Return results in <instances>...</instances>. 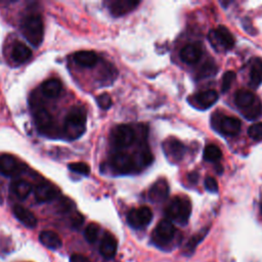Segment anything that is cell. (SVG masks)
Segmentation results:
<instances>
[{
    "label": "cell",
    "mask_w": 262,
    "mask_h": 262,
    "mask_svg": "<svg viewBox=\"0 0 262 262\" xmlns=\"http://www.w3.org/2000/svg\"><path fill=\"white\" fill-rule=\"evenodd\" d=\"M243 113H244V116L248 120H255V119H257V118L262 116V104L257 99L251 106H249L248 108L244 110Z\"/></svg>",
    "instance_id": "obj_27"
},
{
    "label": "cell",
    "mask_w": 262,
    "mask_h": 262,
    "mask_svg": "<svg viewBox=\"0 0 262 262\" xmlns=\"http://www.w3.org/2000/svg\"><path fill=\"white\" fill-rule=\"evenodd\" d=\"M234 79H235V73L233 71H227L226 73H224L222 77V84H221L222 92H226L230 88Z\"/></svg>",
    "instance_id": "obj_31"
},
{
    "label": "cell",
    "mask_w": 262,
    "mask_h": 262,
    "mask_svg": "<svg viewBox=\"0 0 262 262\" xmlns=\"http://www.w3.org/2000/svg\"><path fill=\"white\" fill-rule=\"evenodd\" d=\"M165 213L168 219L185 224L191 213V204L186 196H175L168 204Z\"/></svg>",
    "instance_id": "obj_3"
},
{
    "label": "cell",
    "mask_w": 262,
    "mask_h": 262,
    "mask_svg": "<svg viewBox=\"0 0 262 262\" xmlns=\"http://www.w3.org/2000/svg\"><path fill=\"white\" fill-rule=\"evenodd\" d=\"M241 127L242 123L239 119L230 116H221L218 120L216 129H218L223 135L233 136L239 132Z\"/></svg>",
    "instance_id": "obj_12"
},
{
    "label": "cell",
    "mask_w": 262,
    "mask_h": 262,
    "mask_svg": "<svg viewBox=\"0 0 262 262\" xmlns=\"http://www.w3.org/2000/svg\"><path fill=\"white\" fill-rule=\"evenodd\" d=\"M61 89H62L61 82L56 78H51L46 80L45 82H43L41 86L42 93L49 98L58 96L59 93L61 92Z\"/></svg>",
    "instance_id": "obj_23"
},
{
    "label": "cell",
    "mask_w": 262,
    "mask_h": 262,
    "mask_svg": "<svg viewBox=\"0 0 262 262\" xmlns=\"http://www.w3.org/2000/svg\"><path fill=\"white\" fill-rule=\"evenodd\" d=\"M35 123L39 131L47 136H54L55 122L51 114L45 108H39L34 115Z\"/></svg>",
    "instance_id": "obj_8"
},
{
    "label": "cell",
    "mask_w": 262,
    "mask_h": 262,
    "mask_svg": "<svg viewBox=\"0 0 262 262\" xmlns=\"http://www.w3.org/2000/svg\"><path fill=\"white\" fill-rule=\"evenodd\" d=\"M73 59L76 63L84 68L94 67L98 60L97 54L91 50H81L77 51L73 55Z\"/></svg>",
    "instance_id": "obj_19"
},
{
    "label": "cell",
    "mask_w": 262,
    "mask_h": 262,
    "mask_svg": "<svg viewBox=\"0 0 262 262\" xmlns=\"http://www.w3.org/2000/svg\"><path fill=\"white\" fill-rule=\"evenodd\" d=\"M175 226L169 219L161 220L155 228L152 238L154 242L160 246L167 245L175 236Z\"/></svg>",
    "instance_id": "obj_7"
},
{
    "label": "cell",
    "mask_w": 262,
    "mask_h": 262,
    "mask_svg": "<svg viewBox=\"0 0 262 262\" xmlns=\"http://www.w3.org/2000/svg\"><path fill=\"white\" fill-rule=\"evenodd\" d=\"M58 188L50 182H40L34 188V195L37 202L45 203L54 200L58 195Z\"/></svg>",
    "instance_id": "obj_11"
},
{
    "label": "cell",
    "mask_w": 262,
    "mask_h": 262,
    "mask_svg": "<svg viewBox=\"0 0 262 262\" xmlns=\"http://www.w3.org/2000/svg\"><path fill=\"white\" fill-rule=\"evenodd\" d=\"M152 219V212L148 207H139L131 209L127 214L128 224L135 228L140 229L149 224Z\"/></svg>",
    "instance_id": "obj_4"
},
{
    "label": "cell",
    "mask_w": 262,
    "mask_h": 262,
    "mask_svg": "<svg viewBox=\"0 0 262 262\" xmlns=\"http://www.w3.org/2000/svg\"><path fill=\"white\" fill-rule=\"evenodd\" d=\"M134 129L129 125L116 126L111 133L112 142L117 147H127L131 145L135 139Z\"/></svg>",
    "instance_id": "obj_5"
},
{
    "label": "cell",
    "mask_w": 262,
    "mask_h": 262,
    "mask_svg": "<svg viewBox=\"0 0 262 262\" xmlns=\"http://www.w3.org/2000/svg\"><path fill=\"white\" fill-rule=\"evenodd\" d=\"M261 213H262V204H261Z\"/></svg>",
    "instance_id": "obj_40"
},
{
    "label": "cell",
    "mask_w": 262,
    "mask_h": 262,
    "mask_svg": "<svg viewBox=\"0 0 262 262\" xmlns=\"http://www.w3.org/2000/svg\"><path fill=\"white\" fill-rule=\"evenodd\" d=\"M70 262H90V260L82 254H73L70 257Z\"/></svg>",
    "instance_id": "obj_36"
},
{
    "label": "cell",
    "mask_w": 262,
    "mask_h": 262,
    "mask_svg": "<svg viewBox=\"0 0 262 262\" xmlns=\"http://www.w3.org/2000/svg\"><path fill=\"white\" fill-rule=\"evenodd\" d=\"M248 135L256 141L262 140V122L255 123L251 125L248 129Z\"/></svg>",
    "instance_id": "obj_29"
},
{
    "label": "cell",
    "mask_w": 262,
    "mask_h": 262,
    "mask_svg": "<svg viewBox=\"0 0 262 262\" xmlns=\"http://www.w3.org/2000/svg\"><path fill=\"white\" fill-rule=\"evenodd\" d=\"M39 241L43 246L51 250H57L62 245V242L59 235L52 230L41 231L39 234Z\"/></svg>",
    "instance_id": "obj_20"
},
{
    "label": "cell",
    "mask_w": 262,
    "mask_h": 262,
    "mask_svg": "<svg viewBox=\"0 0 262 262\" xmlns=\"http://www.w3.org/2000/svg\"><path fill=\"white\" fill-rule=\"evenodd\" d=\"M163 150L171 162H179L185 152V146L181 141L175 138H167L163 142Z\"/></svg>",
    "instance_id": "obj_10"
},
{
    "label": "cell",
    "mask_w": 262,
    "mask_h": 262,
    "mask_svg": "<svg viewBox=\"0 0 262 262\" xmlns=\"http://www.w3.org/2000/svg\"><path fill=\"white\" fill-rule=\"evenodd\" d=\"M112 168L121 174H128L134 172L136 169L133 157L126 152H116L111 158Z\"/></svg>",
    "instance_id": "obj_9"
},
{
    "label": "cell",
    "mask_w": 262,
    "mask_h": 262,
    "mask_svg": "<svg viewBox=\"0 0 262 262\" xmlns=\"http://www.w3.org/2000/svg\"><path fill=\"white\" fill-rule=\"evenodd\" d=\"M11 191L20 200L26 199L32 192V184L25 179H15L10 185Z\"/></svg>",
    "instance_id": "obj_25"
},
{
    "label": "cell",
    "mask_w": 262,
    "mask_h": 262,
    "mask_svg": "<svg viewBox=\"0 0 262 262\" xmlns=\"http://www.w3.org/2000/svg\"><path fill=\"white\" fill-rule=\"evenodd\" d=\"M256 100H257V98H256L255 94L252 91L246 90V89H241V90L236 91V93L234 95L235 104L243 110H246L249 106H251Z\"/></svg>",
    "instance_id": "obj_24"
},
{
    "label": "cell",
    "mask_w": 262,
    "mask_h": 262,
    "mask_svg": "<svg viewBox=\"0 0 262 262\" xmlns=\"http://www.w3.org/2000/svg\"><path fill=\"white\" fill-rule=\"evenodd\" d=\"M98 233H99L98 225L95 223H90L85 228L84 236L88 243H94L98 237Z\"/></svg>",
    "instance_id": "obj_28"
},
{
    "label": "cell",
    "mask_w": 262,
    "mask_h": 262,
    "mask_svg": "<svg viewBox=\"0 0 262 262\" xmlns=\"http://www.w3.org/2000/svg\"><path fill=\"white\" fill-rule=\"evenodd\" d=\"M20 169V165L18 161L10 156V155H3L0 157V173L5 176H13L18 173Z\"/></svg>",
    "instance_id": "obj_16"
},
{
    "label": "cell",
    "mask_w": 262,
    "mask_h": 262,
    "mask_svg": "<svg viewBox=\"0 0 262 262\" xmlns=\"http://www.w3.org/2000/svg\"><path fill=\"white\" fill-rule=\"evenodd\" d=\"M222 157L221 149L213 143L206 145L204 149V159L208 162H218Z\"/></svg>",
    "instance_id": "obj_26"
},
{
    "label": "cell",
    "mask_w": 262,
    "mask_h": 262,
    "mask_svg": "<svg viewBox=\"0 0 262 262\" xmlns=\"http://www.w3.org/2000/svg\"><path fill=\"white\" fill-rule=\"evenodd\" d=\"M250 83L252 84L253 87H257L261 84L262 82V77L260 75V73L258 72V70L253 66L252 69H251V72H250Z\"/></svg>",
    "instance_id": "obj_34"
},
{
    "label": "cell",
    "mask_w": 262,
    "mask_h": 262,
    "mask_svg": "<svg viewBox=\"0 0 262 262\" xmlns=\"http://www.w3.org/2000/svg\"><path fill=\"white\" fill-rule=\"evenodd\" d=\"M216 72V67L214 63H210V62H206L203 64L202 69H200V77L204 78V77H208L210 75H214V73Z\"/></svg>",
    "instance_id": "obj_33"
},
{
    "label": "cell",
    "mask_w": 262,
    "mask_h": 262,
    "mask_svg": "<svg viewBox=\"0 0 262 262\" xmlns=\"http://www.w3.org/2000/svg\"><path fill=\"white\" fill-rule=\"evenodd\" d=\"M32 56L31 49L24 43L17 42L13 45L11 50V58L16 63H24Z\"/></svg>",
    "instance_id": "obj_22"
},
{
    "label": "cell",
    "mask_w": 262,
    "mask_h": 262,
    "mask_svg": "<svg viewBox=\"0 0 262 262\" xmlns=\"http://www.w3.org/2000/svg\"><path fill=\"white\" fill-rule=\"evenodd\" d=\"M73 224L74 226H79L80 224L83 223V216H81L79 213H77L74 217H73Z\"/></svg>",
    "instance_id": "obj_38"
},
{
    "label": "cell",
    "mask_w": 262,
    "mask_h": 262,
    "mask_svg": "<svg viewBox=\"0 0 262 262\" xmlns=\"http://www.w3.org/2000/svg\"><path fill=\"white\" fill-rule=\"evenodd\" d=\"M191 98L193 104L205 110L211 107L218 100V93L215 90H205L194 94Z\"/></svg>",
    "instance_id": "obj_14"
},
{
    "label": "cell",
    "mask_w": 262,
    "mask_h": 262,
    "mask_svg": "<svg viewBox=\"0 0 262 262\" xmlns=\"http://www.w3.org/2000/svg\"><path fill=\"white\" fill-rule=\"evenodd\" d=\"M169 194V185L166 180H157L148 190V199L152 202H162L167 199Z\"/></svg>",
    "instance_id": "obj_13"
},
{
    "label": "cell",
    "mask_w": 262,
    "mask_h": 262,
    "mask_svg": "<svg viewBox=\"0 0 262 262\" xmlns=\"http://www.w3.org/2000/svg\"><path fill=\"white\" fill-rule=\"evenodd\" d=\"M253 66L258 70V72L260 73V75H261V77H262V60L257 59Z\"/></svg>",
    "instance_id": "obj_39"
},
{
    "label": "cell",
    "mask_w": 262,
    "mask_h": 262,
    "mask_svg": "<svg viewBox=\"0 0 262 262\" xmlns=\"http://www.w3.org/2000/svg\"><path fill=\"white\" fill-rule=\"evenodd\" d=\"M21 32L25 38L35 47H38L44 37V25L40 14H27L21 20Z\"/></svg>",
    "instance_id": "obj_2"
},
{
    "label": "cell",
    "mask_w": 262,
    "mask_h": 262,
    "mask_svg": "<svg viewBox=\"0 0 262 262\" xmlns=\"http://www.w3.org/2000/svg\"><path fill=\"white\" fill-rule=\"evenodd\" d=\"M138 4L139 1L135 0H117L111 3L110 11L114 16H122L135 9Z\"/></svg>",
    "instance_id": "obj_15"
},
{
    "label": "cell",
    "mask_w": 262,
    "mask_h": 262,
    "mask_svg": "<svg viewBox=\"0 0 262 262\" xmlns=\"http://www.w3.org/2000/svg\"><path fill=\"white\" fill-rule=\"evenodd\" d=\"M12 212L16 219L21 222L24 225L27 227H35L37 225V218L34 215L32 211L29 209L20 206V205H15L12 209Z\"/></svg>",
    "instance_id": "obj_18"
},
{
    "label": "cell",
    "mask_w": 262,
    "mask_h": 262,
    "mask_svg": "<svg viewBox=\"0 0 262 262\" xmlns=\"http://www.w3.org/2000/svg\"><path fill=\"white\" fill-rule=\"evenodd\" d=\"M96 101H97V104L99 105V107L102 108V110L110 108V106L113 103L112 98H111V96L107 93H102L99 96H97Z\"/></svg>",
    "instance_id": "obj_32"
},
{
    "label": "cell",
    "mask_w": 262,
    "mask_h": 262,
    "mask_svg": "<svg viewBox=\"0 0 262 262\" xmlns=\"http://www.w3.org/2000/svg\"><path fill=\"white\" fill-rule=\"evenodd\" d=\"M206 233H204V234H198V235H195V236H193V237H191L189 241H188V244H187V247L189 248V249H193L195 246H196V244L202 239V236H204Z\"/></svg>",
    "instance_id": "obj_37"
},
{
    "label": "cell",
    "mask_w": 262,
    "mask_h": 262,
    "mask_svg": "<svg viewBox=\"0 0 262 262\" xmlns=\"http://www.w3.org/2000/svg\"><path fill=\"white\" fill-rule=\"evenodd\" d=\"M205 187L210 192H217L218 191V183L213 177H206L205 179Z\"/></svg>",
    "instance_id": "obj_35"
},
{
    "label": "cell",
    "mask_w": 262,
    "mask_h": 262,
    "mask_svg": "<svg viewBox=\"0 0 262 262\" xmlns=\"http://www.w3.org/2000/svg\"><path fill=\"white\" fill-rule=\"evenodd\" d=\"M117 248H118V243L116 237L113 234L106 232L100 242V246H99L100 254L105 259H111L116 255Z\"/></svg>",
    "instance_id": "obj_17"
},
{
    "label": "cell",
    "mask_w": 262,
    "mask_h": 262,
    "mask_svg": "<svg viewBox=\"0 0 262 262\" xmlns=\"http://www.w3.org/2000/svg\"><path fill=\"white\" fill-rule=\"evenodd\" d=\"M208 38L211 44L215 48H223V49H230L234 45V38L231 33L223 26H219L217 29L212 30Z\"/></svg>",
    "instance_id": "obj_6"
},
{
    "label": "cell",
    "mask_w": 262,
    "mask_h": 262,
    "mask_svg": "<svg viewBox=\"0 0 262 262\" xmlns=\"http://www.w3.org/2000/svg\"><path fill=\"white\" fill-rule=\"evenodd\" d=\"M202 56V50L198 45L194 44H188L184 46L180 51V57L181 59L189 64L195 63L200 60Z\"/></svg>",
    "instance_id": "obj_21"
},
{
    "label": "cell",
    "mask_w": 262,
    "mask_h": 262,
    "mask_svg": "<svg viewBox=\"0 0 262 262\" xmlns=\"http://www.w3.org/2000/svg\"><path fill=\"white\" fill-rule=\"evenodd\" d=\"M86 129V112L83 107L75 106L70 110L68 113L66 120H64V126H63V132L68 139L75 140L78 139L80 136L83 135Z\"/></svg>",
    "instance_id": "obj_1"
},
{
    "label": "cell",
    "mask_w": 262,
    "mask_h": 262,
    "mask_svg": "<svg viewBox=\"0 0 262 262\" xmlns=\"http://www.w3.org/2000/svg\"><path fill=\"white\" fill-rule=\"evenodd\" d=\"M69 169L75 173L87 176L90 173V168L86 163L83 162H76V163H71L69 165Z\"/></svg>",
    "instance_id": "obj_30"
}]
</instances>
